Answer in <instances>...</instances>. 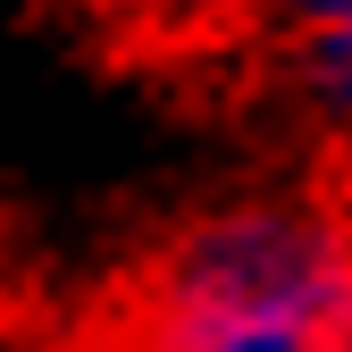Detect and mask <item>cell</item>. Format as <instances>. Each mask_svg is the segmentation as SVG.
<instances>
[{"mask_svg": "<svg viewBox=\"0 0 352 352\" xmlns=\"http://www.w3.org/2000/svg\"><path fill=\"white\" fill-rule=\"evenodd\" d=\"M311 17H352V0H302Z\"/></svg>", "mask_w": 352, "mask_h": 352, "instance_id": "obj_5", "label": "cell"}, {"mask_svg": "<svg viewBox=\"0 0 352 352\" xmlns=\"http://www.w3.org/2000/svg\"><path fill=\"white\" fill-rule=\"evenodd\" d=\"M42 311H34V294H25V277H17V252H9V235H0V336H25Z\"/></svg>", "mask_w": 352, "mask_h": 352, "instance_id": "obj_4", "label": "cell"}, {"mask_svg": "<svg viewBox=\"0 0 352 352\" xmlns=\"http://www.w3.org/2000/svg\"><path fill=\"white\" fill-rule=\"evenodd\" d=\"M227 101L311 118L336 143H352V17H311L294 34H260V51L227 84Z\"/></svg>", "mask_w": 352, "mask_h": 352, "instance_id": "obj_2", "label": "cell"}, {"mask_svg": "<svg viewBox=\"0 0 352 352\" xmlns=\"http://www.w3.org/2000/svg\"><path fill=\"white\" fill-rule=\"evenodd\" d=\"M311 201H319V218H327V227L344 235V252H352V143H327V151H319Z\"/></svg>", "mask_w": 352, "mask_h": 352, "instance_id": "obj_3", "label": "cell"}, {"mask_svg": "<svg viewBox=\"0 0 352 352\" xmlns=\"http://www.w3.org/2000/svg\"><path fill=\"white\" fill-rule=\"evenodd\" d=\"M9 352H352V252L319 201H201Z\"/></svg>", "mask_w": 352, "mask_h": 352, "instance_id": "obj_1", "label": "cell"}]
</instances>
